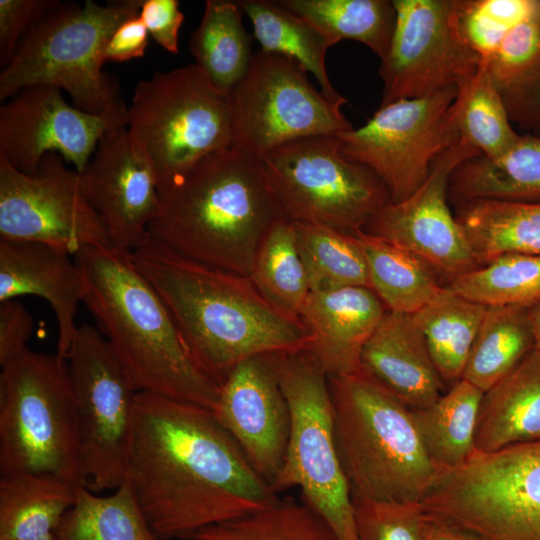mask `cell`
I'll use <instances>...</instances> for the list:
<instances>
[{
  "mask_svg": "<svg viewBox=\"0 0 540 540\" xmlns=\"http://www.w3.org/2000/svg\"><path fill=\"white\" fill-rule=\"evenodd\" d=\"M125 479L160 540L264 510L280 498L213 411L138 392Z\"/></svg>",
  "mask_w": 540,
  "mask_h": 540,
  "instance_id": "1",
  "label": "cell"
},
{
  "mask_svg": "<svg viewBox=\"0 0 540 540\" xmlns=\"http://www.w3.org/2000/svg\"><path fill=\"white\" fill-rule=\"evenodd\" d=\"M130 256L166 304L194 362L218 386L248 358L309 348L301 320L275 309L249 277L186 258L150 236Z\"/></svg>",
  "mask_w": 540,
  "mask_h": 540,
  "instance_id": "2",
  "label": "cell"
},
{
  "mask_svg": "<svg viewBox=\"0 0 540 540\" xmlns=\"http://www.w3.org/2000/svg\"><path fill=\"white\" fill-rule=\"evenodd\" d=\"M149 236L199 263L249 277L258 247L285 219L260 158L235 147L216 151L159 191Z\"/></svg>",
  "mask_w": 540,
  "mask_h": 540,
  "instance_id": "3",
  "label": "cell"
},
{
  "mask_svg": "<svg viewBox=\"0 0 540 540\" xmlns=\"http://www.w3.org/2000/svg\"><path fill=\"white\" fill-rule=\"evenodd\" d=\"M74 259L87 282L83 302L136 390L213 410L219 386L190 356L169 309L130 252L90 246Z\"/></svg>",
  "mask_w": 540,
  "mask_h": 540,
  "instance_id": "4",
  "label": "cell"
},
{
  "mask_svg": "<svg viewBox=\"0 0 540 540\" xmlns=\"http://www.w3.org/2000/svg\"><path fill=\"white\" fill-rule=\"evenodd\" d=\"M328 381L353 499L422 502L441 471L424 448L412 409L362 370Z\"/></svg>",
  "mask_w": 540,
  "mask_h": 540,
  "instance_id": "5",
  "label": "cell"
},
{
  "mask_svg": "<svg viewBox=\"0 0 540 540\" xmlns=\"http://www.w3.org/2000/svg\"><path fill=\"white\" fill-rule=\"evenodd\" d=\"M143 1L60 2L25 34L2 68L0 100L28 86H55L68 92L74 107L126 127L128 107L118 80L102 70L104 50L118 26L139 15Z\"/></svg>",
  "mask_w": 540,
  "mask_h": 540,
  "instance_id": "6",
  "label": "cell"
},
{
  "mask_svg": "<svg viewBox=\"0 0 540 540\" xmlns=\"http://www.w3.org/2000/svg\"><path fill=\"white\" fill-rule=\"evenodd\" d=\"M44 473L86 485L66 359L26 349L0 372V474Z\"/></svg>",
  "mask_w": 540,
  "mask_h": 540,
  "instance_id": "7",
  "label": "cell"
},
{
  "mask_svg": "<svg viewBox=\"0 0 540 540\" xmlns=\"http://www.w3.org/2000/svg\"><path fill=\"white\" fill-rule=\"evenodd\" d=\"M127 130L134 157L159 191L233 144L228 96L196 64L141 80L128 107Z\"/></svg>",
  "mask_w": 540,
  "mask_h": 540,
  "instance_id": "8",
  "label": "cell"
},
{
  "mask_svg": "<svg viewBox=\"0 0 540 540\" xmlns=\"http://www.w3.org/2000/svg\"><path fill=\"white\" fill-rule=\"evenodd\" d=\"M277 374L290 411V433L275 492L298 487L303 503L338 540H358L355 506L339 455L328 375L308 350L277 355Z\"/></svg>",
  "mask_w": 540,
  "mask_h": 540,
  "instance_id": "9",
  "label": "cell"
},
{
  "mask_svg": "<svg viewBox=\"0 0 540 540\" xmlns=\"http://www.w3.org/2000/svg\"><path fill=\"white\" fill-rule=\"evenodd\" d=\"M424 509L482 540H540V439L443 471Z\"/></svg>",
  "mask_w": 540,
  "mask_h": 540,
  "instance_id": "10",
  "label": "cell"
},
{
  "mask_svg": "<svg viewBox=\"0 0 540 540\" xmlns=\"http://www.w3.org/2000/svg\"><path fill=\"white\" fill-rule=\"evenodd\" d=\"M269 189L283 217L355 234L389 202L382 181L346 158L337 135L293 140L260 157Z\"/></svg>",
  "mask_w": 540,
  "mask_h": 540,
  "instance_id": "11",
  "label": "cell"
},
{
  "mask_svg": "<svg viewBox=\"0 0 540 540\" xmlns=\"http://www.w3.org/2000/svg\"><path fill=\"white\" fill-rule=\"evenodd\" d=\"M65 359L86 486L113 491L125 480L138 391L108 341L87 323L77 327Z\"/></svg>",
  "mask_w": 540,
  "mask_h": 540,
  "instance_id": "12",
  "label": "cell"
},
{
  "mask_svg": "<svg viewBox=\"0 0 540 540\" xmlns=\"http://www.w3.org/2000/svg\"><path fill=\"white\" fill-rule=\"evenodd\" d=\"M228 99L232 147L258 158L296 139L353 129L341 108L312 85L305 68L279 53L254 51Z\"/></svg>",
  "mask_w": 540,
  "mask_h": 540,
  "instance_id": "13",
  "label": "cell"
},
{
  "mask_svg": "<svg viewBox=\"0 0 540 540\" xmlns=\"http://www.w3.org/2000/svg\"><path fill=\"white\" fill-rule=\"evenodd\" d=\"M458 87L380 106L365 125L339 133L343 155L385 185L389 202L411 196L426 181L434 160L460 141L454 103Z\"/></svg>",
  "mask_w": 540,
  "mask_h": 540,
  "instance_id": "14",
  "label": "cell"
},
{
  "mask_svg": "<svg viewBox=\"0 0 540 540\" xmlns=\"http://www.w3.org/2000/svg\"><path fill=\"white\" fill-rule=\"evenodd\" d=\"M61 155H44L35 175L0 157V241L37 242L75 256L85 247L112 246L90 205L80 173Z\"/></svg>",
  "mask_w": 540,
  "mask_h": 540,
  "instance_id": "15",
  "label": "cell"
},
{
  "mask_svg": "<svg viewBox=\"0 0 540 540\" xmlns=\"http://www.w3.org/2000/svg\"><path fill=\"white\" fill-rule=\"evenodd\" d=\"M396 21L381 59V105L458 89L481 65L457 24V0H393Z\"/></svg>",
  "mask_w": 540,
  "mask_h": 540,
  "instance_id": "16",
  "label": "cell"
},
{
  "mask_svg": "<svg viewBox=\"0 0 540 540\" xmlns=\"http://www.w3.org/2000/svg\"><path fill=\"white\" fill-rule=\"evenodd\" d=\"M479 154L461 141L446 149L434 160L420 188L403 201L385 204L364 231L412 252L433 270L453 278L479 267L447 202L453 171Z\"/></svg>",
  "mask_w": 540,
  "mask_h": 540,
  "instance_id": "17",
  "label": "cell"
},
{
  "mask_svg": "<svg viewBox=\"0 0 540 540\" xmlns=\"http://www.w3.org/2000/svg\"><path fill=\"white\" fill-rule=\"evenodd\" d=\"M118 127L69 105L55 86H28L0 107V157L35 175L44 155L55 152L81 173L103 135Z\"/></svg>",
  "mask_w": 540,
  "mask_h": 540,
  "instance_id": "18",
  "label": "cell"
},
{
  "mask_svg": "<svg viewBox=\"0 0 540 540\" xmlns=\"http://www.w3.org/2000/svg\"><path fill=\"white\" fill-rule=\"evenodd\" d=\"M277 355H258L237 364L220 384L212 410L270 485L282 467L290 433V411L278 379Z\"/></svg>",
  "mask_w": 540,
  "mask_h": 540,
  "instance_id": "19",
  "label": "cell"
},
{
  "mask_svg": "<svg viewBox=\"0 0 540 540\" xmlns=\"http://www.w3.org/2000/svg\"><path fill=\"white\" fill-rule=\"evenodd\" d=\"M80 176L112 246L132 252L148 238L160 196L152 173L134 157L127 126L103 135Z\"/></svg>",
  "mask_w": 540,
  "mask_h": 540,
  "instance_id": "20",
  "label": "cell"
},
{
  "mask_svg": "<svg viewBox=\"0 0 540 540\" xmlns=\"http://www.w3.org/2000/svg\"><path fill=\"white\" fill-rule=\"evenodd\" d=\"M86 292L85 275L67 251L44 243L0 241V302L24 295L47 301L57 319V354L63 358Z\"/></svg>",
  "mask_w": 540,
  "mask_h": 540,
  "instance_id": "21",
  "label": "cell"
},
{
  "mask_svg": "<svg viewBox=\"0 0 540 540\" xmlns=\"http://www.w3.org/2000/svg\"><path fill=\"white\" fill-rule=\"evenodd\" d=\"M386 311L368 287L309 293L299 319L311 337L308 350L328 377L361 370L363 347Z\"/></svg>",
  "mask_w": 540,
  "mask_h": 540,
  "instance_id": "22",
  "label": "cell"
},
{
  "mask_svg": "<svg viewBox=\"0 0 540 540\" xmlns=\"http://www.w3.org/2000/svg\"><path fill=\"white\" fill-rule=\"evenodd\" d=\"M360 365L411 409L442 396L443 380L412 315L387 310L363 347Z\"/></svg>",
  "mask_w": 540,
  "mask_h": 540,
  "instance_id": "23",
  "label": "cell"
},
{
  "mask_svg": "<svg viewBox=\"0 0 540 540\" xmlns=\"http://www.w3.org/2000/svg\"><path fill=\"white\" fill-rule=\"evenodd\" d=\"M540 439V353L533 349L486 391L475 434L477 453Z\"/></svg>",
  "mask_w": 540,
  "mask_h": 540,
  "instance_id": "24",
  "label": "cell"
},
{
  "mask_svg": "<svg viewBox=\"0 0 540 540\" xmlns=\"http://www.w3.org/2000/svg\"><path fill=\"white\" fill-rule=\"evenodd\" d=\"M451 198L459 205L476 200L540 202V136L521 135L505 153L477 155L452 173Z\"/></svg>",
  "mask_w": 540,
  "mask_h": 540,
  "instance_id": "25",
  "label": "cell"
},
{
  "mask_svg": "<svg viewBox=\"0 0 540 540\" xmlns=\"http://www.w3.org/2000/svg\"><path fill=\"white\" fill-rule=\"evenodd\" d=\"M78 487L44 473L1 476L0 540H55Z\"/></svg>",
  "mask_w": 540,
  "mask_h": 540,
  "instance_id": "26",
  "label": "cell"
},
{
  "mask_svg": "<svg viewBox=\"0 0 540 540\" xmlns=\"http://www.w3.org/2000/svg\"><path fill=\"white\" fill-rule=\"evenodd\" d=\"M250 19L261 50L288 56L310 72L323 95L336 107L347 103L337 92L326 70L327 50L338 42L291 12L278 0L236 1Z\"/></svg>",
  "mask_w": 540,
  "mask_h": 540,
  "instance_id": "27",
  "label": "cell"
},
{
  "mask_svg": "<svg viewBox=\"0 0 540 540\" xmlns=\"http://www.w3.org/2000/svg\"><path fill=\"white\" fill-rule=\"evenodd\" d=\"M456 219L479 266L506 253L540 254V202L471 201Z\"/></svg>",
  "mask_w": 540,
  "mask_h": 540,
  "instance_id": "28",
  "label": "cell"
},
{
  "mask_svg": "<svg viewBox=\"0 0 540 540\" xmlns=\"http://www.w3.org/2000/svg\"><path fill=\"white\" fill-rule=\"evenodd\" d=\"M242 14L236 1L207 0L189 40L195 64L227 96L247 73L254 53Z\"/></svg>",
  "mask_w": 540,
  "mask_h": 540,
  "instance_id": "29",
  "label": "cell"
},
{
  "mask_svg": "<svg viewBox=\"0 0 540 540\" xmlns=\"http://www.w3.org/2000/svg\"><path fill=\"white\" fill-rule=\"evenodd\" d=\"M484 392L460 379L431 406L412 409L424 448L441 471L465 464L476 453L475 434Z\"/></svg>",
  "mask_w": 540,
  "mask_h": 540,
  "instance_id": "30",
  "label": "cell"
},
{
  "mask_svg": "<svg viewBox=\"0 0 540 540\" xmlns=\"http://www.w3.org/2000/svg\"><path fill=\"white\" fill-rule=\"evenodd\" d=\"M487 308L448 286L412 315L443 382L461 379Z\"/></svg>",
  "mask_w": 540,
  "mask_h": 540,
  "instance_id": "31",
  "label": "cell"
},
{
  "mask_svg": "<svg viewBox=\"0 0 540 540\" xmlns=\"http://www.w3.org/2000/svg\"><path fill=\"white\" fill-rule=\"evenodd\" d=\"M370 288L388 311L413 315L442 289L433 269L412 252L359 230Z\"/></svg>",
  "mask_w": 540,
  "mask_h": 540,
  "instance_id": "32",
  "label": "cell"
},
{
  "mask_svg": "<svg viewBox=\"0 0 540 540\" xmlns=\"http://www.w3.org/2000/svg\"><path fill=\"white\" fill-rule=\"evenodd\" d=\"M55 540H160L148 524L125 479L110 495L86 485L77 489L75 504L63 517Z\"/></svg>",
  "mask_w": 540,
  "mask_h": 540,
  "instance_id": "33",
  "label": "cell"
},
{
  "mask_svg": "<svg viewBox=\"0 0 540 540\" xmlns=\"http://www.w3.org/2000/svg\"><path fill=\"white\" fill-rule=\"evenodd\" d=\"M533 349L527 309L488 307L461 379L485 393Z\"/></svg>",
  "mask_w": 540,
  "mask_h": 540,
  "instance_id": "34",
  "label": "cell"
},
{
  "mask_svg": "<svg viewBox=\"0 0 540 540\" xmlns=\"http://www.w3.org/2000/svg\"><path fill=\"white\" fill-rule=\"evenodd\" d=\"M337 42L358 41L383 59L390 47L396 11L388 0H278Z\"/></svg>",
  "mask_w": 540,
  "mask_h": 540,
  "instance_id": "35",
  "label": "cell"
},
{
  "mask_svg": "<svg viewBox=\"0 0 540 540\" xmlns=\"http://www.w3.org/2000/svg\"><path fill=\"white\" fill-rule=\"evenodd\" d=\"M294 225L310 292L370 288L365 253L356 234L322 224Z\"/></svg>",
  "mask_w": 540,
  "mask_h": 540,
  "instance_id": "36",
  "label": "cell"
},
{
  "mask_svg": "<svg viewBox=\"0 0 540 540\" xmlns=\"http://www.w3.org/2000/svg\"><path fill=\"white\" fill-rule=\"evenodd\" d=\"M249 278L275 309L300 320L310 288L293 222L280 219L272 225L258 247Z\"/></svg>",
  "mask_w": 540,
  "mask_h": 540,
  "instance_id": "37",
  "label": "cell"
},
{
  "mask_svg": "<svg viewBox=\"0 0 540 540\" xmlns=\"http://www.w3.org/2000/svg\"><path fill=\"white\" fill-rule=\"evenodd\" d=\"M449 286L486 307L529 309L540 302V254H502L454 277Z\"/></svg>",
  "mask_w": 540,
  "mask_h": 540,
  "instance_id": "38",
  "label": "cell"
},
{
  "mask_svg": "<svg viewBox=\"0 0 540 540\" xmlns=\"http://www.w3.org/2000/svg\"><path fill=\"white\" fill-rule=\"evenodd\" d=\"M454 107L460 141L481 155L498 157L521 136L512 128L502 94L482 63L458 89Z\"/></svg>",
  "mask_w": 540,
  "mask_h": 540,
  "instance_id": "39",
  "label": "cell"
},
{
  "mask_svg": "<svg viewBox=\"0 0 540 540\" xmlns=\"http://www.w3.org/2000/svg\"><path fill=\"white\" fill-rule=\"evenodd\" d=\"M189 540H338L329 525L305 503L280 498L274 505L202 529Z\"/></svg>",
  "mask_w": 540,
  "mask_h": 540,
  "instance_id": "40",
  "label": "cell"
},
{
  "mask_svg": "<svg viewBox=\"0 0 540 540\" xmlns=\"http://www.w3.org/2000/svg\"><path fill=\"white\" fill-rule=\"evenodd\" d=\"M539 3L540 0H457L459 32L484 62L507 32Z\"/></svg>",
  "mask_w": 540,
  "mask_h": 540,
  "instance_id": "41",
  "label": "cell"
},
{
  "mask_svg": "<svg viewBox=\"0 0 540 540\" xmlns=\"http://www.w3.org/2000/svg\"><path fill=\"white\" fill-rule=\"evenodd\" d=\"M481 63L500 92L540 65V3L507 32L490 57Z\"/></svg>",
  "mask_w": 540,
  "mask_h": 540,
  "instance_id": "42",
  "label": "cell"
},
{
  "mask_svg": "<svg viewBox=\"0 0 540 540\" xmlns=\"http://www.w3.org/2000/svg\"><path fill=\"white\" fill-rule=\"evenodd\" d=\"M353 501L358 540H422L421 502Z\"/></svg>",
  "mask_w": 540,
  "mask_h": 540,
  "instance_id": "43",
  "label": "cell"
},
{
  "mask_svg": "<svg viewBox=\"0 0 540 540\" xmlns=\"http://www.w3.org/2000/svg\"><path fill=\"white\" fill-rule=\"evenodd\" d=\"M59 0H0V66L13 58L25 34L38 23Z\"/></svg>",
  "mask_w": 540,
  "mask_h": 540,
  "instance_id": "44",
  "label": "cell"
},
{
  "mask_svg": "<svg viewBox=\"0 0 540 540\" xmlns=\"http://www.w3.org/2000/svg\"><path fill=\"white\" fill-rule=\"evenodd\" d=\"M501 94L510 120L540 136V65Z\"/></svg>",
  "mask_w": 540,
  "mask_h": 540,
  "instance_id": "45",
  "label": "cell"
},
{
  "mask_svg": "<svg viewBox=\"0 0 540 540\" xmlns=\"http://www.w3.org/2000/svg\"><path fill=\"white\" fill-rule=\"evenodd\" d=\"M139 17L158 45L172 54L178 53L184 15L177 0H144Z\"/></svg>",
  "mask_w": 540,
  "mask_h": 540,
  "instance_id": "46",
  "label": "cell"
},
{
  "mask_svg": "<svg viewBox=\"0 0 540 540\" xmlns=\"http://www.w3.org/2000/svg\"><path fill=\"white\" fill-rule=\"evenodd\" d=\"M32 331V317L20 302H0V365L28 348Z\"/></svg>",
  "mask_w": 540,
  "mask_h": 540,
  "instance_id": "47",
  "label": "cell"
},
{
  "mask_svg": "<svg viewBox=\"0 0 540 540\" xmlns=\"http://www.w3.org/2000/svg\"><path fill=\"white\" fill-rule=\"evenodd\" d=\"M149 33L139 15L131 17L118 26L104 50V60L125 62L145 54Z\"/></svg>",
  "mask_w": 540,
  "mask_h": 540,
  "instance_id": "48",
  "label": "cell"
},
{
  "mask_svg": "<svg viewBox=\"0 0 540 540\" xmlns=\"http://www.w3.org/2000/svg\"><path fill=\"white\" fill-rule=\"evenodd\" d=\"M424 508V507H423ZM425 510V509H424ZM422 540H482L472 532L463 529L440 516L425 510Z\"/></svg>",
  "mask_w": 540,
  "mask_h": 540,
  "instance_id": "49",
  "label": "cell"
},
{
  "mask_svg": "<svg viewBox=\"0 0 540 540\" xmlns=\"http://www.w3.org/2000/svg\"><path fill=\"white\" fill-rule=\"evenodd\" d=\"M534 340V349L540 353V302L527 309Z\"/></svg>",
  "mask_w": 540,
  "mask_h": 540,
  "instance_id": "50",
  "label": "cell"
}]
</instances>
